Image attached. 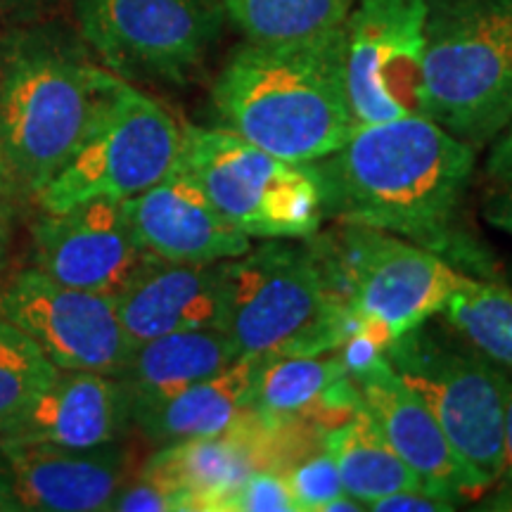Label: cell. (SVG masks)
<instances>
[{"mask_svg":"<svg viewBox=\"0 0 512 512\" xmlns=\"http://www.w3.org/2000/svg\"><path fill=\"white\" fill-rule=\"evenodd\" d=\"M256 470L242 425L214 437L185 439L157 446L138 467L183 501L185 512H211L214 503Z\"/></svg>","mask_w":512,"mask_h":512,"instance_id":"obj_22","label":"cell"},{"mask_svg":"<svg viewBox=\"0 0 512 512\" xmlns=\"http://www.w3.org/2000/svg\"><path fill=\"white\" fill-rule=\"evenodd\" d=\"M211 512H299V508L278 472L254 470L223 494Z\"/></svg>","mask_w":512,"mask_h":512,"instance_id":"obj_28","label":"cell"},{"mask_svg":"<svg viewBox=\"0 0 512 512\" xmlns=\"http://www.w3.org/2000/svg\"><path fill=\"white\" fill-rule=\"evenodd\" d=\"M235 358H240L238 351L221 328L183 330L133 344L126 363L114 377L124 384L133 418L136 411L216 375Z\"/></svg>","mask_w":512,"mask_h":512,"instance_id":"obj_21","label":"cell"},{"mask_svg":"<svg viewBox=\"0 0 512 512\" xmlns=\"http://www.w3.org/2000/svg\"><path fill=\"white\" fill-rule=\"evenodd\" d=\"M0 200H5V202H10V200H12V188H10L8 174H5L3 157H0Z\"/></svg>","mask_w":512,"mask_h":512,"instance_id":"obj_38","label":"cell"},{"mask_svg":"<svg viewBox=\"0 0 512 512\" xmlns=\"http://www.w3.org/2000/svg\"><path fill=\"white\" fill-rule=\"evenodd\" d=\"M221 271L223 332L238 356L328 354L361 323L306 240H264Z\"/></svg>","mask_w":512,"mask_h":512,"instance_id":"obj_4","label":"cell"},{"mask_svg":"<svg viewBox=\"0 0 512 512\" xmlns=\"http://www.w3.org/2000/svg\"><path fill=\"white\" fill-rule=\"evenodd\" d=\"M107 512H185L183 501L174 491L166 489L157 479L140 475L136 470L128 482L121 486V491L114 496V501Z\"/></svg>","mask_w":512,"mask_h":512,"instance_id":"obj_30","label":"cell"},{"mask_svg":"<svg viewBox=\"0 0 512 512\" xmlns=\"http://www.w3.org/2000/svg\"><path fill=\"white\" fill-rule=\"evenodd\" d=\"M368 510L375 512H448L456 510V505L444 501V498L432 496L425 489H403L394 494L370 503Z\"/></svg>","mask_w":512,"mask_h":512,"instance_id":"obj_32","label":"cell"},{"mask_svg":"<svg viewBox=\"0 0 512 512\" xmlns=\"http://www.w3.org/2000/svg\"><path fill=\"white\" fill-rule=\"evenodd\" d=\"M183 126L169 107L112 74L86 136L38 195V209L140 195L176 166Z\"/></svg>","mask_w":512,"mask_h":512,"instance_id":"obj_7","label":"cell"},{"mask_svg":"<svg viewBox=\"0 0 512 512\" xmlns=\"http://www.w3.org/2000/svg\"><path fill=\"white\" fill-rule=\"evenodd\" d=\"M53 3H57V0H0V19L29 22V19H36Z\"/></svg>","mask_w":512,"mask_h":512,"instance_id":"obj_35","label":"cell"},{"mask_svg":"<svg viewBox=\"0 0 512 512\" xmlns=\"http://www.w3.org/2000/svg\"><path fill=\"white\" fill-rule=\"evenodd\" d=\"M427 117L475 150L512 121V0H430Z\"/></svg>","mask_w":512,"mask_h":512,"instance_id":"obj_5","label":"cell"},{"mask_svg":"<svg viewBox=\"0 0 512 512\" xmlns=\"http://www.w3.org/2000/svg\"><path fill=\"white\" fill-rule=\"evenodd\" d=\"M479 501H484L482 508L486 510L512 512V377H510V389H508V408H505L501 475H498L496 484L491 486Z\"/></svg>","mask_w":512,"mask_h":512,"instance_id":"obj_31","label":"cell"},{"mask_svg":"<svg viewBox=\"0 0 512 512\" xmlns=\"http://www.w3.org/2000/svg\"><path fill=\"white\" fill-rule=\"evenodd\" d=\"M247 41H292L344 27L356 0H223Z\"/></svg>","mask_w":512,"mask_h":512,"instance_id":"obj_25","label":"cell"},{"mask_svg":"<svg viewBox=\"0 0 512 512\" xmlns=\"http://www.w3.org/2000/svg\"><path fill=\"white\" fill-rule=\"evenodd\" d=\"M280 477L290 486L299 512H323L330 501L347 494L335 460L325 451V446H316L299 456L280 472Z\"/></svg>","mask_w":512,"mask_h":512,"instance_id":"obj_27","label":"cell"},{"mask_svg":"<svg viewBox=\"0 0 512 512\" xmlns=\"http://www.w3.org/2000/svg\"><path fill=\"white\" fill-rule=\"evenodd\" d=\"M0 512H19L15 491H12L10 479L5 475L3 465H0Z\"/></svg>","mask_w":512,"mask_h":512,"instance_id":"obj_37","label":"cell"},{"mask_svg":"<svg viewBox=\"0 0 512 512\" xmlns=\"http://www.w3.org/2000/svg\"><path fill=\"white\" fill-rule=\"evenodd\" d=\"M323 446L335 460L344 491L366 505V510L394 491L422 489L418 477L384 441L363 408L325 430Z\"/></svg>","mask_w":512,"mask_h":512,"instance_id":"obj_23","label":"cell"},{"mask_svg":"<svg viewBox=\"0 0 512 512\" xmlns=\"http://www.w3.org/2000/svg\"><path fill=\"white\" fill-rule=\"evenodd\" d=\"M427 12L430 0H356L351 8L344 69L356 126L427 117Z\"/></svg>","mask_w":512,"mask_h":512,"instance_id":"obj_11","label":"cell"},{"mask_svg":"<svg viewBox=\"0 0 512 512\" xmlns=\"http://www.w3.org/2000/svg\"><path fill=\"white\" fill-rule=\"evenodd\" d=\"M441 318L496 366L512 375V290L498 278L463 275Z\"/></svg>","mask_w":512,"mask_h":512,"instance_id":"obj_24","label":"cell"},{"mask_svg":"<svg viewBox=\"0 0 512 512\" xmlns=\"http://www.w3.org/2000/svg\"><path fill=\"white\" fill-rule=\"evenodd\" d=\"M114 302L131 344L183 330H223L221 264H174L152 256Z\"/></svg>","mask_w":512,"mask_h":512,"instance_id":"obj_18","label":"cell"},{"mask_svg":"<svg viewBox=\"0 0 512 512\" xmlns=\"http://www.w3.org/2000/svg\"><path fill=\"white\" fill-rule=\"evenodd\" d=\"M351 380L361 396L363 411L396 456L418 477L422 489L453 505L479 501L484 496L482 484L453 451L434 413L394 373L387 358Z\"/></svg>","mask_w":512,"mask_h":512,"instance_id":"obj_15","label":"cell"},{"mask_svg":"<svg viewBox=\"0 0 512 512\" xmlns=\"http://www.w3.org/2000/svg\"><path fill=\"white\" fill-rule=\"evenodd\" d=\"M10 249H12V214H10L8 202L0 200V275H3L5 266H8Z\"/></svg>","mask_w":512,"mask_h":512,"instance_id":"obj_36","label":"cell"},{"mask_svg":"<svg viewBox=\"0 0 512 512\" xmlns=\"http://www.w3.org/2000/svg\"><path fill=\"white\" fill-rule=\"evenodd\" d=\"M304 240L349 311L392 337L439 316L465 275L422 245L366 226L332 223Z\"/></svg>","mask_w":512,"mask_h":512,"instance_id":"obj_10","label":"cell"},{"mask_svg":"<svg viewBox=\"0 0 512 512\" xmlns=\"http://www.w3.org/2000/svg\"><path fill=\"white\" fill-rule=\"evenodd\" d=\"M131 430V401L117 377L57 370L0 441L93 448L124 441Z\"/></svg>","mask_w":512,"mask_h":512,"instance_id":"obj_17","label":"cell"},{"mask_svg":"<svg viewBox=\"0 0 512 512\" xmlns=\"http://www.w3.org/2000/svg\"><path fill=\"white\" fill-rule=\"evenodd\" d=\"M261 358H235L216 375L133 413V430L152 446L223 434L252 413V389Z\"/></svg>","mask_w":512,"mask_h":512,"instance_id":"obj_20","label":"cell"},{"mask_svg":"<svg viewBox=\"0 0 512 512\" xmlns=\"http://www.w3.org/2000/svg\"><path fill=\"white\" fill-rule=\"evenodd\" d=\"M0 318L57 370L117 375L133 349L112 297L57 283L36 266L0 280Z\"/></svg>","mask_w":512,"mask_h":512,"instance_id":"obj_12","label":"cell"},{"mask_svg":"<svg viewBox=\"0 0 512 512\" xmlns=\"http://www.w3.org/2000/svg\"><path fill=\"white\" fill-rule=\"evenodd\" d=\"M484 174L498 188L512 185V121L508 128L489 145V155L484 162Z\"/></svg>","mask_w":512,"mask_h":512,"instance_id":"obj_33","label":"cell"},{"mask_svg":"<svg viewBox=\"0 0 512 512\" xmlns=\"http://www.w3.org/2000/svg\"><path fill=\"white\" fill-rule=\"evenodd\" d=\"M57 368L22 330L0 318V434L53 382Z\"/></svg>","mask_w":512,"mask_h":512,"instance_id":"obj_26","label":"cell"},{"mask_svg":"<svg viewBox=\"0 0 512 512\" xmlns=\"http://www.w3.org/2000/svg\"><path fill=\"white\" fill-rule=\"evenodd\" d=\"M392 332L382 325L361 320L354 330L349 332L347 339L335 349V354L342 361L344 370L349 377H356L373 368L377 361H382L387 354V347L392 344Z\"/></svg>","mask_w":512,"mask_h":512,"instance_id":"obj_29","label":"cell"},{"mask_svg":"<svg viewBox=\"0 0 512 512\" xmlns=\"http://www.w3.org/2000/svg\"><path fill=\"white\" fill-rule=\"evenodd\" d=\"M384 358L425 401L486 494L501 475L512 375L472 349L441 316L394 337Z\"/></svg>","mask_w":512,"mask_h":512,"instance_id":"obj_6","label":"cell"},{"mask_svg":"<svg viewBox=\"0 0 512 512\" xmlns=\"http://www.w3.org/2000/svg\"><path fill=\"white\" fill-rule=\"evenodd\" d=\"M74 19L102 67L169 88L200 79L228 24L223 0H74Z\"/></svg>","mask_w":512,"mask_h":512,"instance_id":"obj_9","label":"cell"},{"mask_svg":"<svg viewBox=\"0 0 512 512\" xmlns=\"http://www.w3.org/2000/svg\"><path fill=\"white\" fill-rule=\"evenodd\" d=\"M482 214L491 228L501 230V233L512 238V185H503L494 195L486 197Z\"/></svg>","mask_w":512,"mask_h":512,"instance_id":"obj_34","label":"cell"},{"mask_svg":"<svg viewBox=\"0 0 512 512\" xmlns=\"http://www.w3.org/2000/svg\"><path fill=\"white\" fill-rule=\"evenodd\" d=\"M311 169L325 221L384 230L439 254L460 273L498 278L494 254L463 214L477 150L432 119L356 126Z\"/></svg>","mask_w":512,"mask_h":512,"instance_id":"obj_1","label":"cell"},{"mask_svg":"<svg viewBox=\"0 0 512 512\" xmlns=\"http://www.w3.org/2000/svg\"><path fill=\"white\" fill-rule=\"evenodd\" d=\"M361 408L356 384L335 351L261 358L256 368L252 413L261 418L306 420L330 430Z\"/></svg>","mask_w":512,"mask_h":512,"instance_id":"obj_19","label":"cell"},{"mask_svg":"<svg viewBox=\"0 0 512 512\" xmlns=\"http://www.w3.org/2000/svg\"><path fill=\"white\" fill-rule=\"evenodd\" d=\"M34 266L57 283L117 299L152 259L126 219L124 202L91 200L38 211L31 226Z\"/></svg>","mask_w":512,"mask_h":512,"instance_id":"obj_13","label":"cell"},{"mask_svg":"<svg viewBox=\"0 0 512 512\" xmlns=\"http://www.w3.org/2000/svg\"><path fill=\"white\" fill-rule=\"evenodd\" d=\"M178 164L252 240H304L323 226L311 164L287 162L221 126H183Z\"/></svg>","mask_w":512,"mask_h":512,"instance_id":"obj_8","label":"cell"},{"mask_svg":"<svg viewBox=\"0 0 512 512\" xmlns=\"http://www.w3.org/2000/svg\"><path fill=\"white\" fill-rule=\"evenodd\" d=\"M221 128L287 162L311 164L354 131L344 27L292 41H242L211 83Z\"/></svg>","mask_w":512,"mask_h":512,"instance_id":"obj_2","label":"cell"},{"mask_svg":"<svg viewBox=\"0 0 512 512\" xmlns=\"http://www.w3.org/2000/svg\"><path fill=\"white\" fill-rule=\"evenodd\" d=\"M0 460L19 510L29 512H107L136 475L124 441L93 448L0 441Z\"/></svg>","mask_w":512,"mask_h":512,"instance_id":"obj_14","label":"cell"},{"mask_svg":"<svg viewBox=\"0 0 512 512\" xmlns=\"http://www.w3.org/2000/svg\"><path fill=\"white\" fill-rule=\"evenodd\" d=\"M126 219L147 254L174 264H221L252 247L188 171L176 162L155 185L124 202Z\"/></svg>","mask_w":512,"mask_h":512,"instance_id":"obj_16","label":"cell"},{"mask_svg":"<svg viewBox=\"0 0 512 512\" xmlns=\"http://www.w3.org/2000/svg\"><path fill=\"white\" fill-rule=\"evenodd\" d=\"M110 79L64 24L29 19L0 36V157L12 200H38L86 136Z\"/></svg>","mask_w":512,"mask_h":512,"instance_id":"obj_3","label":"cell"}]
</instances>
